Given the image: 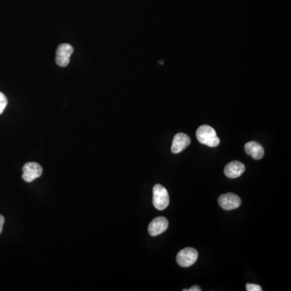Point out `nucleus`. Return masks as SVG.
<instances>
[{
	"label": "nucleus",
	"mask_w": 291,
	"mask_h": 291,
	"mask_svg": "<svg viewBox=\"0 0 291 291\" xmlns=\"http://www.w3.org/2000/svg\"><path fill=\"white\" fill-rule=\"evenodd\" d=\"M196 138L200 144L210 148H216L220 145V140L217 136L216 131L213 127L203 124L199 127L196 132Z\"/></svg>",
	"instance_id": "obj_1"
},
{
	"label": "nucleus",
	"mask_w": 291,
	"mask_h": 291,
	"mask_svg": "<svg viewBox=\"0 0 291 291\" xmlns=\"http://www.w3.org/2000/svg\"><path fill=\"white\" fill-rule=\"evenodd\" d=\"M169 194L168 190L161 186L160 184H157L153 188V205L158 210H164L166 209L169 205Z\"/></svg>",
	"instance_id": "obj_2"
},
{
	"label": "nucleus",
	"mask_w": 291,
	"mask_h": 291,
	"mask_svg": "<svg viewBox=\"0 0 291 291\" xmlns=\"http://www.w3.org/2000/svg\"><path fill=\"white\" fill-rule=\"evenodd\" d=\"M198 258V252L194 248H186L178 252L176 262L183 268L190 267L196 262Z\"/></svg>",
	"instance_id": "obj_3"
},
{
	"label": "nucleus",
	"mask_w": 291,
	"mask_h": 291,
	"mask_svg": "<svg viewBox=\"0 0 291 291\" xmlns=\"http://www.w3.org/2000/svg\"><path fill=\"white\" fill-rule=\"evenodd\" d=\"M74 52V48L70 44H60L56 51V64L62 68L68 66L70 64V57Z\"/></svg>",
	"instance_id": "obj_4"
},
{
	"label": "nucleus",
	"mask_w": 291,
	"mask_h": 291,
	"mask_svg": "<svg viewBox=\"0 0 291 291\" xmlns=\"http://www.w3.org/2000/svg\"><path fill=\"white\" fill-rule=\"evenodd\" d=\"M42 175V168L38 162H27L23 168L24 180L26 182H32L36 178Z\"/></svg>",
	"instance_id": "obj_5"
},
{
	"label": "nucleus",
	"mask_w": 291,
	"mask_h": 291,
	"mask_svg": "<svg viewBox=\"0 0 291 291\" xmlns=\"http://www.w3.org/2000/svg\"><path fill=\"white\" fill-rule=\"evenodd\" d=\"M218 204L225 210H232L240 206L241 199L236 194H222L218 198Z\"/></svg>",
	"instance_id": "obj_6"
},
{
	"label": "nucleus",
	"mask_w": 291,
	"mask_h": 291,
	"mask_svg": "<svg viewBox=\"0 0 291 291\" xmlns=\"http://www.w3.org/2000/svg\"><path fill=\"white\" fill-rule=\"evenodd\" d=\"M168 228V221L164 217H157L150 222L148 226V232L152 236H157L162 234Z\"/></svg>",
	"instance_id": "obj_7"
},
{
	"label": "nucleus",
	"mask_w": 291,
	"mask_h": 291,
	"mask_svg": "<svg viewBox=\"0 0 291 291\" xmlns=\"http://www.w3.org/2000/svg\"><path fill=\"white\" fill-rule=\"evenodd\" d=\"M191 140L188 135L184 133H178L175 135L172 144L171 150L173 154H178L188 148Z\"/></svg>",
	"instance_id": "obj_8"
},
{
	"label": "nucleus",
	"mask_w": 291,
	"mask_h": 291,
	"mask_svg": "<svg viewBox=\"0 0 291 291\" xmlns=\"http://www.w3.org/2000/svg\"><path fill=\"white\" fill-rule=\"evenodd\" d=\"M245 166L242 162L238 161H232L229 162L224 168V173L228 178L234 179L238 178L244 172Z\"/></svg>",
	"instance_id": "obj_9"
},
{
	"label": "nucleus",
	"mask_w": 291,
	"mask_h": 291,
	"mask_svg": "<svg viewBox=\"0 0 291 291\" xmlns=\"http://www.w3.org/2000/svg\"><path fill=\"white\" fill-rule=\"evenodd\" d=\"M244 150L249 156H251L254 160H260L264 157V148L256 142H249L245 144Z\"/></svg>",
	"instance_id": "obj_10"
},
{
	"label": "nucleus",
	"mask_w": 291,
	"mask_h": 291,
	"mask_svg": "<svg viewBox=\"0 0 291 291\" xmlns=\"http://www.w3.org/2000/svg\"><path fill=\"white\" fill-rule=\"evenodd\" d=\"M6 104H8L6 97L5 96L4 93L0 92V114H2L4 112L5 108L6 107Z\"/></svg>",
	"instance_id": "obj_11"
},
{
	"label": "nucleus",
	"mask_w": 291,
	"mask_h": 291,
	"mask_svg": "<svg viewBox=\"0 0 291 291\" xmlns=\"http://www.w3.org/2000/svg\"><path fill=\"white\" fill-rule=\"evenodd\" d=\"M246 290L248 291H262V286L256 284H251V283H248L246 285Z\"/></svg>",
	"instance_id": "obj_12"
},
{
	"label": "nucleus",
	"mask_w": 291,
	"mask_h": 291,
	"mask_svg": "<svg viewBox=\"0 0 291 291\" xmlns=\"http://www.w3.org/2000/svg\"><path fill=\"white\" fill-rule=\"evenodd\" d=\"M4 217L0 214V234L2 233V228H4Z\"/></svg>",
	"instance_id": "obj_13"
},
{
	"label": "nucleus",
	"mask_w": 291,
	"mask_h": 291,
	"mask_svg": "<svg viewBox=\"0 0 291 291\" xmlns=\"http://www.w3.org/2000/svg\"><path fill=\"white\" fill-rule=\"evenodd\" d=\"M184 291H200L202 289H200V287L198 286H194L191 287L190 289L188 290H183Z\"/></svg>",
	"instance_id": "obj_14"
}]
</instances>
